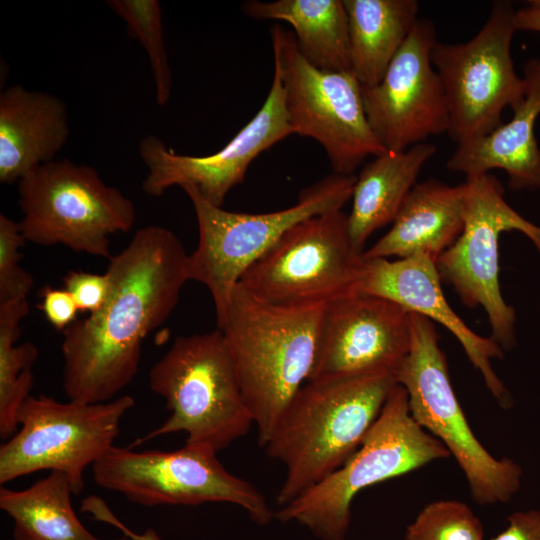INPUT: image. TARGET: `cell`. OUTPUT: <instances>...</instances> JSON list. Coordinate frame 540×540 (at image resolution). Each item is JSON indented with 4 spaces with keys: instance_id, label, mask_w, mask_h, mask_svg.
I'll return each instance as SVG.
<instances>
[{
    "instance_id": "27",
    "label": "cell",
    "mask_w": 540,
    "mask_h": 540,
    "mask_svg": "<svg viewBox=\"0 0 540 540\" xmlns=\"http://www.w3.org/2000/svg\"><path fill=\"white\" fill-rule=\"evenodd\" d=\"M109 7L122 18L127 32L146 50L155 85L156 102L169 101L172 74L164 42L162 11L158 0H110Z\"/></svg>"
},
{
    "instance_id": "21",
    "label": "cell",
    "mask_w": 540,
    "mask_h": 540,
    "mask_svg": "<svg viewBox=\"0 0 540 540\" xmlns=\"http://www.w3.org/2000/svg\"><path fill=\"white\" fill-rule=\"evenodd\" d=\"M464 198V183L450 186L435 179L416 183L391 229L363 252L364 259L423 255L436 262L463 230Z\"/></svg>"
},
{
    "instance_id": "13",
    "label": "cell",
    "mask_w": 540,
    "mask_h": 540,
    "mask_svg": "<svg viewBox=\"0 0 540 540\" xmlns=\"http://www.w3.org/2000/svg\"><path fill=\"white\" fill-rule=\"evenodd\" d=\"M508 1H496L480 31L464 43L436 41L431 62L447 99L450 128L457 144L488 135L501 123L506 107L522 103L526 82L515 71L511 43L517 31Z\"/></svg>"
},
{
    "instance_id": "29",
    "label": "cell",
    "mask_w": 540,
    "mask_h": 540,
    "mask_svg": "<svg viewBox=\"0 0 540 540\" xmlns=\"http://www.w3.org/2000/svg\"><path fill=\"white\" fill-rule=\"evenodd\" d=\"M25 242L19 222L0 214V304L27 299L33 286L32 275L20 265Z\"/></svg>"
},
{
    "instance_id": "15",
    "label": "cell",
    "mask_w": 540,
    "mask_h": 540,
    "mask_svg": "<svg viewBox=\"0 0 540 540\" xmlns=\"http://www.w3.org/2000/svg\"><path fill=\"white\" fill-rule=\"evenodd\" d=\"M435 42L433 22L418 19L382 80L373 86L361 85L368 123L389 152L449 132L445 91L430 57Z\"/></svg>"
},
{
    "instance_id": "22",
    "label": "cell",
    "mask_w": 540,
    "mask_h": 540,
    "mask_svg": "<svg viewBox=\"0 0 540 540\" xmlns=\"http://www.w3.org/2000/svg\"><path fill=\"white\" fill-rule=\"evenodd\" d=\"M435 152V145L424 142L403 151H387L363 167L347 215L349 235L357 249L363 251L375 231L394 221L421 169Z\"/></svg>"
},
{
    "instance_id": "17",
    "label": "cell",
    "mask_w": 540,
    "mask_h": 540,
    "mask_svg": "<svg viewBox=\"0 0 540 540\" xmlns=\"http://www.w3.org/2000/svg\"><path fill=\"white\" fill-rule=\"evenodd\" d=\"M410 345L409 311L384 297L351 293L323 309L307 382L396 373Z\"/></svg>"
},
{
    "instance_id": "2",
    "label": "cell",
    "mask_w": 540,
    "mask_h": 540,
    "mask_svg": "<svg viewBox=\"0 0 540 540\" xmlns=\"http://www.w3.org/2000/svg\"><path fill=\"white\" fill-rule=\"evenodd\" d=\"M395 372L306 382L278 419L264 448L286 468L277 494L287 505L340 468L379 417Z\"/></svg>"
},
{
    "instance_id": "5",
    "label": "cell",
    "mask_w": 540,
    "mask_h": 540,
    "mask_svg": "<svg viewBox=\"0 0 540 540\" xmlns=\"http://www.w3.org/2000/svg\"><path fill=\"white\" fill-rule=\"evenodd\" d=\"M447 448L410 413L406 390L397 384L359 448L336 471L275 513L321 540H345L351 504L363 489L450 457Z\"/></svg>"
},
{
    "instance_id": "1",
    "label": "cell",
    "mask_w": 540,
    "mask_h": 540,
    "mask_svg": "<svg viewBox=\"0 0 540 540\" xmlns=\"http://www.w3.org/2000/svg\"><path fill=\"white\" fill-rule=\"evenodd\" d=\"M188 255L168 228L138 229L109 260L104 305L63 331L64 392L71 401L113 400L137 374L147 335L175 309L186 281Z\"/></svg>"
},
{
    "instance_id": "30",
    "label": "cell",
    "mask_w": 540,
    "mask_h": 540,
    "mask_svg": "<svg viewBox=\"0 0 540 540\" xmlns=\"http://www.w3.org/2000/svg\"><path fill=\"white\" fill-rule=\"evenodd\" d=\"M64 289L73 297L80 312L93 314L106 302L111 283L108 275L70 271L64 277Z\"/></svg>"
},
{
    "instance_id": "8",
    "label": "cell",
    "mask_w": 540,
    "mask_h": 540,
    "mask_svg": "<svg viewBox=\"0 0 540 540\" xmlns=\"http://www.w3.org/2000/svg\"><path fill=\"white\" fill-rule=\"evenodd\" d=\"M20 230L26 241L64 245L110 260L109 236L134 225L133 202L98 171L68 159L44 163L18 181Z\"/></svg>"
},
{
    "instance_id": "20",
    "label": "cell",
    "mask_w": 540,
    "mask_h": 540,
    "mask_svg": "<svg viewBox=\"0 0 540 540\" xmlns=\"http://www.w3.org/2000/svg\"><path fill=\"white\" fill-rule=\"evenodd\" d=\"M64 102L21 84L0 94V183L12 184L53 161L69 137Z\"/></svg>"
},
{
    "instance_id": "23",
    "label": "cell",
    "mask_w": 540,
    "mask_h": 540,
    "mask_svg": "<svg viewBox=\"0 0 540 540\" xmlns=\"http://www.w3.org/2000/svg\"><path fill=\"white\" fill-rule=\"evenodd\" d=\"M241 10L254 19L287 22L302 55L318 69L351 72L348 16L343 0H249Z\"/></svg>"
},
{
    "instance_id": "3",
    "label": "cell",
    "mask_w": 540,
    "mask_h": 540,
    "mask_svg": "<svg viewBox=\"0 0 540 540\" xmlns=\"http://www.w3.org/2000/svg\"><path fill=\"white\" fill-rule=\"evenodd\" d=\"M324 307L295 309L273 305L238 283L217 319L261 447L308 380Z\"/></svg>"
},
{
    "instance_id": "33",
    "label": "cell",
    "mask_w": 540,
    "mask_h": 540,
    "mask_svg": "<svg viewBox=\"0 0 540 540\" xmlns=\"http://www.w3.org/2000/svg\"><path fill=\"white\" fill-rule=\"evenodd\" d=\"M81 510L90 513L95 520L108 523L118 528L124 536L132 540H161L153 528L145 530L142 534L130 530L113 514L106 502L100 497L92 495L85 498L81 503Z\"/></svg>"
},
{
    "instance_id": "28",
    "label": "cell",
    "mask_w": 540,
    "mask_h": 540,
    "mask_svg": "<svg viewBox=\"0 0 540 540\" xmlns=\"http://www.w3.org/2000/svg\"><path fill=\"white\" fill-rule=\"evenodd\" d=\"M405 540H484L483 525L472 509L457 500L428 503L406 527Z\"/></svg>"
},
{
    "instance_id": "19",
    "label": "cell",
    "mask_w": 540,
    "mask_h": 540,
    "mask_svg": "<svg viewBox=\"0 0 540 540\" xmlns=\"http://www.w3.org/2000/svg\"><path fill=\"white\" fill-rule=\"evenodd\" d=\"M524 100L513 110L512 119L481 138L457 144L446 167L466 177L502 169L513 190L540 188V147L535 123L540 114V59L524 66Z\"/></svg>"
},
{
    "instance_id": "31",
    "label": "cell",
    "mask_w": 540,
    "mask_h": 540,
    "mask_svg": "<svg viewBox=\"0 0 540 540\" xmlns=\"http://www.w3.org/2000/svg\"><path fill=\"white\" fill-rule=\"evenodd\" d=\"M39 295L41 302L38 308L48 322L58 331H64L76 321L79 309L66 289L43 287Z\"/></svg>"
},
{
    "instance_id": "25",
    "label": "cell",
    "mask_w": 540,
    "mask_h": 540,
    "mask_svg": "<svg viewBox=\"0 0 540 540\" xmlns=\"http://www.w3.org/2000/svg\"><path fill=\"white\" fill-rule=\"evenodd\" d=\"M66 475L51 471L24 490L0 488V508L14 521L15 540H103L77 518ZM111 540H128L126 536Z\"/></svg>"
},
{
    "instance_id": "4",
    "label": "cell",
    "mask_w": 540,
    "mask_h": 540,
    "mask_svg": "<svg viewBox=\"0 0 540 540\" xmlns=\"http://www.w3.org/2000/svg\"><path fill=\"white\" fill-rule=\"evenodd\" d=\"M150 389L165 399L169 417L136 439L184 432L186 445L215 453L246 435L254 423L227 342L217 328L177 337L149 371Z\"/></svg>"
},
{
    "instance_id": "24",
    "label": "cell",
    "mask_w": 540,
    "mask_h": 540,
    "mask_svg": "<svg viewBox=\"0 0 540 540\" xmlns=\"http://www.w3.org/2000/svg\"><path fill=\"white\" fill-rule=\"evenodd\" d=\"M351 72L363 86L378 84L415 24L416 0H343Z\"/></svg>"
},
{
    "instance_id": "16",
    "label": "cell",
    "mask_w": 540,
    "mask_h": 540,
    "mask_svg": "<svg viewBox=\"0 0 540 540\" xmlns=\"http://www.w3.org/2000/svg\"><path fill=\"white\" fill-rule=\"evenodd\" d=\"M291 134L294 131L286 111L281 78L274 69L269 93L259 111L216 153L176 154L156 136L143 138L138 151L148 173L142 188L145 193L159 197L172 186L191 185L205 200L222 207L229 191L244 181L251 162Z\"/></svg>"
},
{
    "instance_id": "10",
    "label": "cell",
    "mask_w": 540,
    "mask_h": 540,
    "mask_svg": "<svg viewBox=\"0 0 540 540\" xmlns=\"http://www.w3.org/2000/svg\"><path fill=\"white\" fill-rule=\"evenodd\" d=\"M270 35L294 134L319 142L333 173L341 175H353L368 156L387 152L368 123L357 78L312 65L294 33L279 24L272 25Z\"/></svg>"
},
{
    "instance_id": "9",
    "label": "cell",
    "mask_w": 540,
    "mask_h": 540,
    "mask_svg": "<svg viewBox=\"0 0 540 540\" xmlns=\"http://www.w3.org/2000/svg\"><path fill=\"white\" fill-rule=\"evenodd\" d=\"M363 252L350 238L347 215L333 210L289 228L246 269L238 283L273 305L323 307L358 291Z\"/></svg>"
},
{
    "instance_id": "11",
    "label": "cell",
    "mask_w": 540,
    "mask_h": 540,
    "mask_svg": "<svg viewBox=\"0 0 540 540\" xmlns=\"http://www.w3.org/2000/svg\"><path fill=\"white\" fill-rule=\"evenodd\" d=\"M134 404L130 395L94 404L29 396L17 415L20 429L0 446V483L58 471L79 494L85 470L114 446L121 419Z\"/></svg>"
},
{
    "instance_id": "26",
    "label": "cell",
    "mask_w": 540,
    "mask_h": 540,
    "mask_svg": "<svg viewBox=\"0 0 540 540\" xmlns=\"http://www.w3.org/2000/svg\"><path fill=\"white\" fill-rule=\"evenodd\" d=\"M28 312L27 299L0 304V438L4 441L17 432L19 409L33 386L38 349L31 342L16 344Z\"/></svg>"
},
{
    "instance_id": "12",
    "label": "cell",
    "mask_w": 540,
    "mask_h": 540,
    "mask_svg": "<svg viewBox=\"0 0 540 540\" xmlns=\"http://www.w3.org/2000/svg\"><path fill=\"white\" fill-rule=\"evenodd\" d=\"M217 453L186 445L174 451L113 446L92 465L96 484L143 506L226 502L243 508L260 526L275 518L265 497L230 472Z\"/></svg>"
},
{
    "instance_id": "32",
    "label": "cell",
    "mask_w": 540,
    "mask_h": 540,
    "mask_svg": "<svg viewBox=\"0 0 540 540\" xmlns=\"http://www.w3.org/2000/svg\"><path fill=\"white\" fill-rule=\"evenodd\" d=\"M507 526L490 540H540V510L515 511Z\"/></svg>"
},
{
    "instance_id": "6",
    "label": "cell",
    "mask_w": 540,
    "mask_h": 540,
    "mask_svg": "<svg viewBox=\"0 0 540 540\" xmlns=\"http://www.w3.org/2000/svg\"><path fill=\"white\" fill-rule=\"evenodd\" d=\"M409 313L411 345L396 378L406 390L411 416L456 459L476 503L508 502L520 489L521 466L508 457L495 458L474 435L452 387L434 322Z\"/></svg>"
},
{
    "instance_id": "7",
    "label": "cell",
    "mask_w": 540,
    "mask_h": 540,
    "mask_svg": "<svg viewBox=\"0 0 540 540\" xmlns=\"http://www.w3.org/2000/svg\"><path fill=\"white\" fill-rule=\"evenodd\" d=\"M356 179L355 174L332 173L302 190L294 205L258 214L224 210L205 200L193 186H181L192 202L199 232L198 245L188 255V279L207 287L216 319L246 269L296 223L341 210L352 198Z\"/></svg>"
},
{
    "instance_id": "14",
    "label": "cell",
    "mask_w": 540,
    "mask_h": 540,
    "mask_svg": "<svg viewBox=\"0 0 540 540\" xmlns=\"http://www.w3.org/2000/svg\"><path fill=\"white\" fill-rule=\"evenodd\" d=\"M464 188L463 230L436 261L437 270L466 306L484 309L490 337L509 351L516 344V312L500 290L499 237L505 231H519L540 253V225L508 204L501 183L491 173L466 177Z\"/></svg>"
},
{
    "instance_id": "18",
    "label": "cell",
    "mask_w": 540,
    "mask_h": 540,
    "mask_svg": "<svg viewBox=\"0 0 540 540\" xmlns=\"http://www.w3.org/2000/svg\"><path fill=\"white\" fill-rule=\"evenodd\" d=\"M364 260L359 292L384 297L444 326L459 341L499 405L504 409L513 406L510 392L491 364L493 358L504 357L503 349L491 337L480 336L471 330L450 307L434 260L423 255L393 261L386 258Z\"/></svg>"
},
{
    "instance_id": "34",
    "label": "cell",
    "mask_w": 540,
    "mask_h": 540,
    "mask_svg": "<svg viewBox=\"0 0 540 540\" xmlns=\"http://www.w3.org/2000/svg\"><path fill=\"white\" fill-rule=\"evenodd\" d=\"M516 30L540 32V0L529 1V6L515 11Z\"/></svg>"
}]
</instances>
